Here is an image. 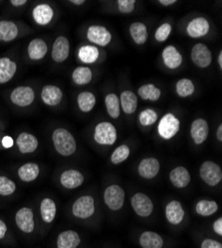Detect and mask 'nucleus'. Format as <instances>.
Masks as SVG:
<instances>
[{"label":"nucleus","instance_id":"nucleus-1","mask_svg":"<svg viewBox=\"0 0 222 248\" xmlns=\"http://www.w3.org/2000/svg\"><path fill=\"white\" fill-rule=\"evenodd\" d=\"M52 141L58 154L64 157L73 155L77 149L74 136L65 128H57L52 134Z\"/></svg>","mask_w":222,"mask_h":248},{"label":"nucleus","instance_id":"nucleus-2","mask_svg":"<svg viewBox=\"0 0 222 248\" xmlns=\"http://www.w3.org/2000/svg\"><path fill=\"white\" fill-rule=\"evenodd\" d=\"M117 136V129L110 122H101L95 128L94 139L100 145H113Z\"/></svg>","mask_w":222,"mask_h":248},{"label":"nucleus","instance_id":"nucleus-3","mask_svg":"<svg viewBox=\"0 0 222 248\" xmlns=\"http://www.w3.org/2000/svg\"><path fill=\"white\" fill-rule=\"evenodd\" d=\"M180 127V121L177 117H175L172 113H167L163 118L160 119L157 132L161 138L166 140L171 139L175 136Z\"/></svg>","mask_w":222,"mask_h":248},{"label":"nucleus","instance_id":"nucleus-4","mask_svg":"<svg viewBox=\"0 0 222 248\" xmlns=\"http://www.w3.org/2000/svg\"><path fill=\"white\" fill-rule=\"evenodd\" d=\"M125 191L118 185H112L105 190L104 201L112 211H119L123 208L125 202Z\"/></svg>","mask_w":222,"mask_h":248},{"label":"nucleus","instance_id":"nucleus-5","mask_svg":"<svg viewBox=\"0 0 222 248\" xmlns=\"http://www.w3.org/2000/svg\"><path fill=\"white\" fill-rule=\"evenodd\" d=\"M200 178L205 181L208 186L214 187L217 186L222 180V171L219 165L212 161H205L201 165L199 170Z\"/></svg>","mask_w":222,"mask_h":248},{"label":"nucleus","instance_id":"nucleus-6","mask_svg":"<svg viewBox=\"0 0 222 248\" xmlns=\"http://www.w3.org/2000/svg\"><path fill=\"white\" fill-rule=\"evenodd\" d=\"M72 213L78 218H88L95 213V201L91 196L79 198L72 206Z\"/></svg>","mask_w":222,"mask_h":248},{"label":"nucleus","instance_id":"nucleus-7","mask_svg":"<svg viewBox=\"0 0 222 248\" xmlns=\"http://www.w3.org/2000/svg\"><path fill=\"white\" fill-rule=\"evenodd\" d=\"M131 202L135 213L142 217L151 216L154 211V203L152 200L143 193L135 194L132 197Z\"/></svg>","mask_w":222,"mask_h":248},{"label":"nucleus","instance_id":"nucleus-8","mask_svg":"<svg viewBox=\"0 0 222 248\" xmlns=\"http://www.w3.org/2000/svg\"><path fill=\"white\" fill-rule=\"evenodd\" d=\"M10 99L17 107L25 108L30 106L35 99V93L32 88L27 86L17 87L10 94Z\"/></svg>","mask_w":222,"mask_h":248},{"label":"nucleus","instance_id":"nucleus-9","mask_svg":"<svg viewBox=\"0 0 222 248\" xmlns=\"http://www.w3.org/2000/svg\"><path fill=\"white\" fill-rule=\"evenodd\" d=\"M191 60L193 64L199 68H207L212 62V53L208 47L203 43L196 44L191 51Z\"/></svg>","mask_w":222,"mask_h":248},{"label":"nucleus","instance_id":"nucleus-10","mask_svg":"<svg viewBox=\"0 0 222 248\" xmlns=\"http://www.w3.org/2000/svg\"><path fill=\"white\" fill-rule=\"evenodd\" d=\"M15 223L18 229L25 232L31 233L35 229L34 215L31 209L21 208L15 215Z\"/></svg>","mask_w":222,"mask_h":248},{"label":"nucleus","instance_id":"nucleus-11","mask_svg":"<svg viewBox=\"0 0 222 248\" xmlns=\"http://www.w3.org/2000/svg\"><path fill=\"white\" fill-rule=\"evenodd\" d=\"M87 38L90 42L105 47L110 44L112 35L110 31L104 26H91L87 31Z\"/></svg>","mask_w":222,"mask_h":248},{"label":"nucleus","instance_id":"nucleus-12","mask_svg":"<svg viewBox=\"0 0 222 248\" xmlns=\"http://www.w3.org/2000/svg\"><path fill=\"white\" fill-rule=\"evenodd\" d=\"M70 54L69 40L64 36H59L53 43L52 59L56 63H63Z\"/></svg>","mask_w":222,"mask_h":248},{"label":"nucleus","instance_id":"nucleus-13","mask_svg":"<svg viewBox=\"0 0 222 248\" xmlns=\"http://www.w3.org/2000/svg\"><path fill=\"white\" fill-rule=\"evenodd\" d=\"M208 133L209 126L205 119L197 118L192 122L190 127V135L193 142L197 144V145H200V144H203L206 140Z\"/></svg>","mask_w":222,"mask_h":248},{"label":"nucleus","instance_id":"nucleus-14","mask_svg":"<svg viewBox=\"0 0 222 248\" xmlns=\"http://www.w3.org/2000/svg\"><path fill=\"white\" fill-rule=\"evenodd\" d=\"M16 144L20 153L29 154L36 151L39 145V141L36 136L28 132H22L17 137Z\"/></svg>","mask_w":222,"mask_h":248},{"label":"nucleus","instance_id":"nucleus-15","mask_svg":"<svg viewBox=\"0 0 222 248\" xmlns=\"http://www.w3.org/2000/svg\"><path fill=\"white\" fill-rule=\"evenodd\" d=\"M160 169V165L157 159L155 158H146L139 163L137 172L140 177L145 179L154 178Z\"/></svg>","mask_w":222,"mask_h":248},{"label":"nucleus","instance_id":"nucleus-16","mask_svg":"<svg viewBox=\"0 0 222 248\" xmlns=\"http://www.w3.org/2000/svg\"><path fill=\"white\" fill-rule=\"evenodd\" d=\"M84 182V176L83 174L77 171V170H66L62 173L61 177H60V183L64 188L68 190H73L78 187Z\"/></svg>","mask_w":222,"mask_h":248},{"label":"nucleus","instance_id":"nucleus-17","mask_svg":"<svg viewBox=\"0 0 222 248\" xmlns=\"http://www.w3.org/2000/svg\"><path fill=\"white\" fill-rule=\"evenodd\" d=\"M41 98L45 105L49 107H56L62 101L63 93L61 89L56 86L47 85L42 89Z\"/></svg>","mask_w":222,"mask_h":248},{"label":"nucleus","instance_id":"nucleus-18","mask_svg":"<svg viewBox=\"0 0 222 248\" xmlns=\"http://www.w3.org/2000/svg\"><path fill=\"white\" fill-rule=\"evenodd\" d=\"M187 31L188 36L191 38L205 37L209 32V23L205 18H195L189 22Z\"/></svg>","mask_w":222,"mask_h":248},{"label":"nucleus","instance_id":"nucleus-19","mask_svg":"<svg viewBox=\"0 0 222 248\" xmlns=\"http://www.w3.org/2000/svg\"><path fill=\"white\" fill-rule=\"evenodd\" d=\"M34 21L39 25H47L51 22L54 16V11L49 4H38L32 12Z\"/></svg>","mask_w":222,"mask_h":248},{"label":"nucleus","instance_id":"nucleus-20","mask_svg":"<svg viewBox=\"0 0 222 248\" xmlns=\"http://www.w3.org/2000/svg\"><path fill=\"white\" fill-rule=\"evenodd\" d=\"M166 217L170 223L177 225L184 220L185 211L183 205L177 201H172L167 204Z\"/></svg>","mask_w":222,"mask_h":248},{"label":"nucleus","instance_id":"nucleus-21","mask_svg":"<svg viewBox=\"0 0 222 248\" xmlns=\"http://www.w3.org/2000/svg\"><path fill=\"white\" fill-rule=\"evenodd\" d=\"M170 179L175 188L183 189L189 184L190 174L185 167H176L171 172Z\"/></svg>","mask_w":222,"mask_h":248},{"label":"nucleus","instance_id":"nucleus-22","mask_svg":"<svg viewBox=\"0 0 222 248\" xmlns=\"http://www.w3.org/2000/svg\"><path fill=\"white\" fill-rule=\"evenodd\" d=\"M28 56L33 61H39L43 59L48 51L47 44L42 39H33L28 45Z\"/></svg>","mask_w":222,"mask_h":248},{"label":"nucleus","instance_id":"nucleus-23","mask_svg":"<svg viewBox=\"0 0 222 248\" xmlns=\"http://www.w3.org/2000/svg\"><path fill=\"white\" fill-rule=\"evenodd\" d=\"M17 65L9 58L0 59V85L6 84L15 75Z\"/></svg>","mask_w":222,"mask_h":248},{"label":"nucleus","instance_id":"nucleus-24","mask_svg":"<svg viewBox=\"0 0 222 248\" xmlns=\"http://www.w3.org/2000/svg\"><path fill=\"white\" fill-rule=\"evenodd\" d=\"M81 238L75 231H65L59 234L57 238V248H77Z\"/></svg>","mask_w":222,"mask_h":248},{"label":"nucleus","instance_id":"nucleus-25","mask_svg":"<svg viewBox=\"0 0 222 248\" xmlns=\"http://www.w3.org/2000/svg\"><path fill=\"white\" fill-rule=\"evenodd\" d=\"M163 59L165 65L171 70L178 68L183 63V57L177 49L171 45L165 48L163 52Z\"/></svg>","mask_w":222,"mask_h":248},{"label":"nucleus","instance_id":"nucleus-26","mask_svg":"<svg viewBox=\"0 0 222 248\" xmlns=\"http://www.w3.org/2000/svg\"><path fill=\"white\" fill-rule=\"evenodd\" d=\"M39 173H40L39 165L33 162L26 163L18 169V176L20 180L26 183L35 181L38 178Z\"/></svg>","mask_w":222,"mask_h":248},{"label":"nucleus","instance_id":"nucleus-27","mask_svg":"<svg viewBox=\"0 0 222 248\" xmlns=\"http://www.w3.org/2000/svg\"><path fill=\"white\" fill-rule=\"evenodd\" d=\"M57 213V206L53 200L49 198H45L42 200L40 203V215L44 222L51 223L56 217Z\"/></svg>","mask_w":222,"mask_h":248},{"label":"nucleus","instance_id":"nucleus-28","mask_svg":"<svg viewBox=\"0 0 222 248\" xmlns=\"http://www.w3.org/2000/svg\"><path fill=\"white\" fill-rule=\"evenodd\" d=\"M18 33L19 29L14 22L7 21V20L0 21V41L10 42L18 36Z\"/></svg>","mask_w":222,"mask_h":248},{"label":"nucleus","instance_id":"nucleus-29","mask_svg":"<svg viewBox=\"0 0 222 248\" xmlns=\"http://www.w3.org/2000/svg\"><path fill=\"white\" fill-rule=\"evenodd\" d=\"M139 244L143 248H161L164 240L156 232H145L139 237Z\"/></svg>","mask_w":222,"mask_h":248},{"label":"nucleus","instance_id":"nucleus-30","mask_svg":"<svg viewBox=\"0 0 222 248\" xmlns=\"http://www.w3.org/2000/svg\"><path fill=\"white\" fill-rule=\"evenodd\" d=\"M130 33L134 42L137 45H143L148 40L147 26L142 22H135L130 26Z\"/></svg>","mask_w":222,"mask_h":248},{"label":"nucleus","instance_id":"nucleus-31","mask_svg":"<svg viewBox=\"0 0 222 248\" xmlns=\"http://www.w3.org/2000/svg\"><path fill=\"white\" fill-rule=\"evenodd\" d=\"M120 105L125 113L132 114L137 108V95L131 91H125L120 93Z\"/></svg>","mask_w":222,"mask_h":248},{"label":"nucleus","instance_id":"nucleus-32","mask_svg":"<svg viewBox=\"0 0 222 248\" xmlns=\"http://www.w3.org/2000/svg\"><path fill=\"white\" fill-rule=\"evenodd\" d=\"M92 71L88 67H78L73 71L72 79L78 86L87 85L92 80Z\"/></svg>","mask_w":222,"mask_h":248},{"label":"nucleus","instance_id":"nucleus-33","mask_svg":"<svg viewBox=\"0 0 222 248\" xmlns=\"http://www.w3.org/2000/svg\"><path fill=\"white\" fill-rule=\"evenodd\" d=\"M78 107L81 111L90 112L96 105V96L89 92H83L78 95Z\"/></svg>","mask_w":222,"mask_h":248},{"label":"nucleus","instance_id":"nucleus-34","mask_svg":"<svg viewBox=\"0 0 222 248\" xmlns=\"http://www.w3.org/2000/svg\"><path fill=\"white\" fill-rule=\"evenodd\" d=\"M99 50L95 46H83L81 47L78 53L79 59L85 64H93L99 58Z\"/></svg>","mask_w":222,"mask_h":248},{"label":"nucleus","instance_id":"nucleus-35","mask_svg":"<svg viewBox=\"0 0 222 248\" xmlns=\"http://www.w3.org/2000/svg\"><path fill=\"white\" fill-rule=\"evenodd\" d=\"M195 211L201 217H209L218 211V204L214 201L203 200L197 202Z\"/></svg>","mask_w":222,"mask_h":248},{"label":"nucleus","instance_id":"nucleus-36","mask_svg":"<svg viewBox=\"0 0 222 248\" xmlns=\"http://www.w3.org/2000/svg\"><path fill=\"white\" fill-rule=\"evenodd\" d=\"M137 93H138V95L144 100H152V101H156L161 95L160 90L157 89L153 84L142 86L138 89Z\"/></svg>","mask_w":222,"mask_h":248},{"label":"nucleus","instance_id":"nucleus-37","mask_svg":"<svg viewBox=\"0 0 222 248\" xmlns=\"http://www.w3.org/2000/svg\"><path fill=\"white\" fill-rule=\"evenodd\" d=\"M106 108L109 115L116 119L120 116V98L115 93H109L105 98Z\"/></svg>","mask_w":222,"mask_h":248},{"label":"nucleus","instance_id":"nucleus-38","mask_svg":"<svg viewBox=\"0 0 222 248\" xmlns=\"http://www.w3.org/2000/svg\"><path fill=\"white\" fill-rule=\"evenodd\" d=\"M193 82L188 78H181L176 82L175 90L176 93L180 97H188L194 93Z\"/></svg>","mask_w":222,"mask_h":248},{"label":"nucleus","instance_id":"nucleus-39","mask_svg":"<svg viewBox=\"0 0 222 248\" xmlns=\"http://www.w3.org/2000/svg\"><path fill=\"white\" fill-rule=\"evenodd\" d=\"M130 148L127 145H120L119 146L112 154L111 161L115 165H119L126 161L130 156Z\"/></svg>","mask_w":222,"mask_h":248},{"label":"nucleus","instance_id":"nucleus-40","mask_svg":"<svg viewBox=\"0 0 222 248\" xmlns=\"http://www.w3.org/2000/svg\"><path fill=\"white\" fill-rule=\"evenodd\" d=\"M16 190L15 183L5 176H0V196H10Z\"/></svg>","mask_w":222,"mask_h":248},{"label":"nucleus","instance_id":"nucleus-41","mask_svg":"<svg viewBox=\"0 0 222 248\" xmlns=\"http://www.w3.org/2000/svg\"><path fill=\"white\" fill-rule=\"evenodd\" d=\"M138 120L143 126H151L154 124L157 120V113L151 108H148L140 112Z\"/></svg>","mask_w":222,"mask_h":248},{"label":"nucleus","instance_id":"nucleus-42","mask_svg":"<svg viewBox=\"0 0 222 248\" xmlns=\"http://www.w3.org/2000/svg\"><path fill=\"white\" fill-rule=\"evenodd\" d=\"M171 33V25L169 23H165L157 28L154 36L158 42H165V41L170 37Z\"/></svg>","mask_w":222,"mask_h":248},{"label":"nucleus","instance_id":"nucleus-43","mask_svg":"<svg viewBox=\"0 0 222 248\" xmlns=\"http://www.w3.org/2000/svg\"><path fill=\"white\" fill-rule=\"evenodd\" d=\"M135 0H119L118 1L119 10L125 14L133 12V10L135 9Z\"/></svg>","mask_w":222,"mask_h":248},{"label":"nucleus","instance_id":"nucleus-44","mask_svg":"<svg viewBox=\"0 0 222 248\" xmlns=\"http://www.w3.org/2000/svg\"><path fill=\"white\" fill-rule=\"evenodd\" d=\"M201 248H222V244L213 239H205L201 243Z\"/></svg>","mask_w":222,"mask_h":248},{"label":"nucleus","instance_id":"nucleus-45","mask_svg":"<svg viewBox=\"0 0 222 248\" xmlns=\"http://www.w3.org/2000/svg\"><path fill=\"white\" fill-rule=\"evenodd\" d=\"M1 143H2V146L5 148V149H9V148H12L13 145H14V140L12 137L10 136H4L1 140Z\"/></svg>","mask_w":222,"mask_h":248},{"label":"nucleus","instance_id":"nucleus-46","mask_svg":"<svg viewBox=\"0 0 222 248\" xmlns=\"http://www.w3.org/2000/svg\"><path fill=\"white\" fill-rule=\"evenodd\" d=\"M213 230L218 235H222V218L219 217L213 223Z\"/></svg>","mask_w":222,"mask_h":248},{"label":"nucleus","instance_id":"nucleus-47","mask_svg":"<svg viewBox=\"0 0 222 248\" xmlns=\"http://www.w3.org/2000/svg\"><path fill=\"white\" fill-rule=\"evenodd\" d=\"M6 232H7V225L2 219H0V240L5 237Z\"/></svg>","mask_w":222,"mask_h":248},{"label":"nucleus","instance_id":"nucleus-48","mask_svg":"<svg viewBox=\"0 0 222 248\" xmlns=\"http://www.w3.org/2000/svg\"><path fill=\"white\" fill-rule=\"evenodd\" d=\"M10 3L15 6V7H19V6H23L27 3L26 0H11Z\"/></svg>","mask_w":222,"mask_h":248},{"label":"nucleus","instance_id":"nucleus-49","mask_svg":"<svg viewBox=\"0 0 222 248\" xmlns=\"http://www.w3.org/2000/svg\"><path fill=\"white\" fill-rule=\"evenodd\" d=\"M176 1L175 0H159V3L164 6H170L174 4Z\"/></svg>","mask_w":222,"mask_h":248},{"label":"nucleus","instance_id":"nucleus-50","mask_svg":"<svg viewBox=\"0 0 222 248\" xmlns=\"http://www.w3.org/2000/svg\"><path fill=\"white\" fill-rule=\"evenodd\" d=\"M216 138L219 141H222V124H219V126L216 130Z\"/></svg>","mask_w":222,"mask_h":248},{"label":"nucleus","instance_id":"nucleus-51","mask_svg":"<svg viewBox=\"0 0 222 248\" xmlns=\"http://www.w3.org/2000/svg\"><path fill=\"white\" fill-rule=\"evenodd\" d=\"M71 3L75 4V5H82L83 3H85L84 0H72Z\"/></svg>","mask_w":222,"mask_h":248},{"label":"nucleus","instance_id":"nucleus-52","mask_svg":"<svg viewBox=\"0 0 222 248\" xmlns=\"http://www.w3.org/2000/svg\"><path fill=\"white\" fill-rule=\"evenodd\" d=\"M217 62H218V66H219V68L221 69V68H222V52H220V53H219V55H218V59H217Z\"/></svg>","mask_w":222,"mask_h":248}]
</instances>
